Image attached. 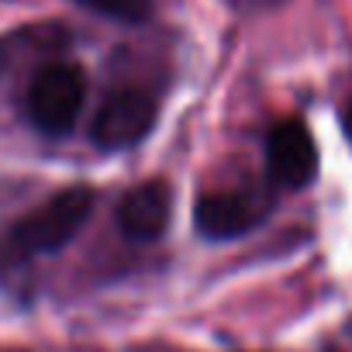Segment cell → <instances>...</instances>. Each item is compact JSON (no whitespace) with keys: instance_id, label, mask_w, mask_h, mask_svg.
<instances>
[{"instance_id":"4","label":"cell","mask_w":352,"mask_h":352,"mask_svg":"<svg viewBox=\"0 0 352 352\" xmlns=\"http://www.w3.org/2000/svg\"><path fill=\"white\" fill-rule=\"evenodd\" d=\"M266 166L280 187H287V190L307 187L318 173V148H314L311 131L294 118L273 124V131L266 138Z\"/></svg>"},{"instance_id":"2","label":"cell","mask_w":352,"mask_h":352,"mask_svg":"<svg viewBox=\"0 0 352 352\" xmlns=\"http://www.w3.org/2000/svg\"><path fill=\"white\" fill-rule=\"evenodd\" d=\"M94 211V190L87 187H69L63 194H56L52 201H45L38 211H32L11 235V242L28 252V256H38V252H56L63 249L90 218Z\"/></svg>"},{"instance_id":"5","label":"cell","mask_w":352,"mask_h":352,"mask_svg":"<svg viewBox=\"0 0 352 352\" xmlns=\"http://www.w3.org/2000/svg\"><path fill=\"white\" fill-rule=\"evenodd\" d=\"M259 218H263V204L235 190L204 194L194 208V221L204 239H239L249 228H256Z\"/></svg>"},{"instance_id":"8","label":"cell","mask_w":352,"mask_h":352,"mask_svg":"<svg viewBox=\"0 0 352 352\" xmlns=\"http://www.w3.org/2000/svg\"><path fill=\"white\" fill-rule=\"evenodd\" d=\"M235 8H273V4H280V0H232Z\"/></svg>"},{"instance_id":"6","label":"cell","mask_w":352,"mask_h":352,"mask_svg":"<svg viewBox=\"0 0 352 352\" xmlns=\"http://www.w3.org/2000/svg\"><path fill=\"white\" fill-rule=\"evenodd\" d=\"M169 211H173V194L166 184L148 180L135 190L124 194L121 208H118V225L128 239L135 242H152L166 232L169 225Z\"/></svg>"},{"instance_id":"1","label":"cell","mask_w":352,"mask_h":352,"mask_svg":"<svg viewBox=\"0 0 352 352\" xmlns=\"http://www.w3.org/2000/svg\"><path fill=\"white\" fill-rule=\"evenodd\" d=\"M87 100V76L73 63H49L35 73L28 90L32 124L45 135H66Z\"/></svg>"},{"instance_id":"9","label":"cell","mask_w":352,"mask_h":352,"mask_svg":"<svg viewBox=\"0 0 352 352\" xmlns=\"http://www.w3.org/2000/svg\"><path fill=\"white\" fill-rule=\"evenodd\" d=\"M342 124H345V131H349V138H352V100H349L345 111H342Z\"/></svg>"},{"instance_id":"3","label":"cell","mask_w":352,"mask_h":352,"mask_svg":"<svg viewBox=\"0 0 352 352\" xmlns=\"http://www.w3.org/2000/svg\"><path fill=\"white\" fill-rule=\"evenodd\" d=\"M152 124H155V100L142 90H118L100 104L90 135L100 148H131L152 131Z\"/></svg>"},{"instance_id":"7","label":"cell","mask_w":352,"mask_h":352,"mask_svg":"<svg viewBox=\"0 0 352 352\" xmlns=\"http://www.w3.org/2000/svg\"><path fill=\"white\" fill-rule=\"evenodd\" d=\"M76 4L94 14L124 21V25H142L152 14V0H76Z\"/></svg>"}]
</instances>
